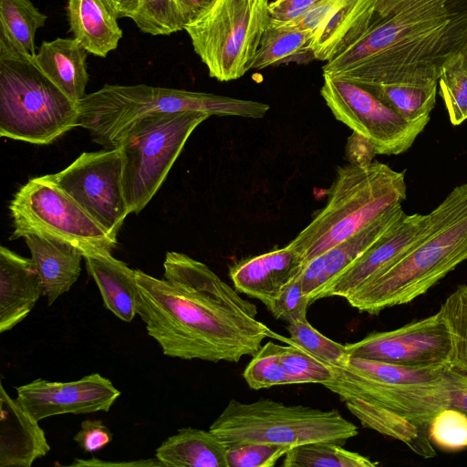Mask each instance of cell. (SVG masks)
Wrapping results in <instances>:
<instances>
[{
  "instance_id": "f1b7e54d",
  "label": "cell",
  "mask_w": 467,
  "mask_h": 467,
  "mask_svg": "<svg viewBox=\"0 0 467 467\" xmlns=\"http://www.w3.org/2000/svg\"><path fill=\"white\" fill-rule=\"evenodd\" d=\"M119 17L130 18L138 28L152 36H169L184 28L175 0H107Z\"/></svg>"
},
{
  "instance_id": "7c38bea8",
  "label": "cell",
  "mask_w": 467,
  "mask_h": 467,
  "mask_svg": "<svg viewBox=\"0 0 467 467\" xmlns=\"http://www.w3.org/2000/svg\"><path fill=\"white\" fill-rule=\"evenodd\" d=\"M320 94L336 119L367 138L377 154L407 151L431 118L408 119L354 83L323 75Z\"/></svg>"
},
{
  "instance_id": "2e32d148",
  "label": "cell",
  "mask_w": 467,
  "mask_h": 467,
  "mask_svg": "<svg viewBox=\"0 0 467 467\" xmlns=\"http://www.w3.org/2000/svg\"><path fill=\"white\" fill-rule=\"evenodd\" d=\"M429 213L406 214L399 227L348 266L318 292L313 302L329 296L347 298L402 256L421 236Z\"/></svg>"
},
{
  "instance_id": "44dd1931",
  "label": "cell",
  "mask_w": 467,
  "mask_h": 467,
  "mask_svg": "<svg viewBox=\"0 0 467 467\" xmlns=\"http://www.w3.org/2000/svg\"><path fill=\"white\" fill-rule=\"evenodd\" d=\"M328 13L315 32V59L329 61L355 43L369 27L379 0H326Z\"/></svg>"
},
{
  "instance_id": "603a6c76",
  "label": "cell",
  "mask_w": 467,
  "mask_h": 467,
  "mask_svg": "<svg viewBox=\"0 0 467 467\" xmlns=\"http://www.w3.org/2000/svg\"><path fill=\"white\" fill-rule=\"evenodd\" d=\"M83 256L104 306L121 321L131 322L138 314L140 296L135 270L111 253H88Z\"/></svg>"
},
{
  "instance_id": "83f0119b",
  "label": "cell",
  "mask_w": 467,
  "mask_h": 467,
  "mask_svg": "<svg viewBox=\"0 0 467 467\" xmlns=\"http://www.w3.org/2000/svg\"><path fill=\"white\" fill-rule=\"evenodd\" d=\"M315 32L283 27L273 20L265 30L251 69L270 66L297 63L306 64L315 59L312 43Z\"/></svg>"
},
{
  "instance_id": "9c48e42d",
  "label": "cell",
  "mask_w": 467,
  "mask_h": 467,
  "mask_svg": "<svg viewBox=\"0 0 467 467\" xmlns=\"http://www.w3.org/2000/svg\"><path fill=\"white\" fill-rule=\"evenodd\" d=\"M209 117L192 110L160 112L140 119L127 130L116 147L121 156L122 185L130 213L146 207L191 134Z\"/></svg>"
},
{
  "instance_id": "8992f818",
  "label": "cell",
  "mask_w": 467,
  "mask_h": 467,
  "mask_svg": "<svg viewBox=\"0 0 467 467\" xmlns=\"http://www.w3.org/2000/svg\"><path fill=\"white\" fill-rule=\"evenodd\" d=\"M78 126L91 140L106 148H115L138 120L155 113L184 110L216 116L261 119L266 103L206 92L138 85H104L78 102Z\"/></svg>"
},
{
  "instance_id": "cb8c5ba5",
  "label": "cell",
  "mask_w": 467,
  "mask_h": 467,
  "mask_svg": "<svg viewBox=\"0 0 467 467\" xmlns=\"http://www.w3.org/2000/svg\"><path fill=\"white\" fill-rule=\"evenodd\" d=\"M66 8L70 31L88 53L106 57L118 47L123 34L107 0H67Z\"/></svg>"
},
{
  "instance_id": "6da1fadb",
  "label": "cell",
  "mask_w": 467,
  "mask_h": 467,
  "mask_svg": "<svg viewBox=\"0 0 467 467\" xmlns=\"http://www.w3.org/2000/svg\"><path fill=\"white\" fill-rule=\"evenodd\" d=\"M163 279L135 270L138 315L165 356L237 363L253 357L265 339L288 337L256 318L257 307L205 264L168 252Z\"/></svg>"
},
{
  "instance_id": "d6986e66",
  "label": "cell",
  "mask_w": 467,
  "mask_h": 467,
  "mask_svg": "<svg viewBox=\"0 0 467 467\" xmlns=\"http://www.w3.org/2000/svg\"><path fill=\"white\" fill-rule=\"evenodd\" d=\"M0 466L30 467L50 446L38 420L0 383Z\"/></svg>"
},
{
  "instance_id": "ab89813d",
  "label": "cell",
  "mask_w": 467,
  "mask_h": 467,
  "mask_svg": "<svg viewBox=\"0 0 467 467\" xmlns=\"http://www.w3.org/2000/svg\"><path fill=\"white\" fill-rule=\"evenodd\" d=\"M320 0H275L269 3L270 18L287 23L294 21L307 13Z\"/></svg>"
},
{
  "instance_id": "52a82bcc",
  "label": "cell",
  "mask_w": 467,
  "mask_h": 467,
  "mask_svg": "<svg viewBox=\"0 0 467 467\" xmlns=\"http://www.w3.org/2000/svg\"><path fill=\"white\" fill-rule=\"evenodd\" d=\"M209 430L227 447L244 443L344 445L358 434V427L336 409L286 405L271 399L252 402L231 400Z\"/></svg>"
},
{
  "instance_id": "74e56055",
  "label": "cell",
  "mask_w": 467,
  "mask_h": 467,
  "mask_svg": "<svg viewBox=\"0 0 467 467\" xmlns=\"http://www.w3.org/2000/svg\"><path fill=\"white\" fill-rule=\"evenodd\" d=\"M311 304L310 298L303 292L299 275L266 306V308L275 319L290 324L306 319L307 309Z\"/></svg>"
},
{
  "instance_id": "5bb4252c",
  "label": "cell",
  "mask_w": 467,
  "mask_h": 467,
  "mask_svg": "<svg viewBox=\"0 0 467 467\" xmlns=\"http://www.w3.org/2000/svg\"><path fill=\"white\" fill-rule=\"evenodd\" d=\"M348 358L407 368H451L452 339L440 311L399 328L372 332L346 345Z\"/></svg>"
},
{
  "instance_id": "8fae6325",
  "label": "cell",
  "mask_w": 467,
  "mask_h": 467,
  "mask_svg": "<svg viewBox=\"0 0 467 467\" xmlns=\"http://www.w3.org/2000/svg\"><path fill=\"white\" fill-rule=\"evenodd\" d=\"M14 230L10 240L28 233L47 234L67 242L84 254L111 253L117 239L96 222L49 174L23 185L9 204Z\"/></svg>"
},
{
  "instance_id": "7402d4cb",
  "label": "cell",
  "mask_w": 467,
  "mask_h": 467,
  "mask_svg": "<svg viewBox=\"0 0 467 467\" xmlns=\"http://www.w3.org/2000/svg\"><path fill=\"white\" fill-rule=\"evenodd\" d=\"M23 238L39 274L43 295L50 306L78 279L83 252L67 242L47 234L28 233Z\"/></svg>"
},
{
  "instance_id": "f6af8a7d",
  "label": "cell",
  "mask_w": 467,
  "mask_h": 467,
  "mask_svg": "<svg viewBox=\"0 0 467 467\" xmlns=\"http://www.w3.org/2000/svg\"><path fill=\"white\" fill-rule=\"evenodd\" d=\"M466 57H467V54H466Z\"/></svg>"
},
{
  "instance_id": "f546056e",
  "label": "cell",
  "mask_w": 467,
  "mask_h": 467,
  "mask_svg": "<svg viewBox=\"0 0 467 467\" xmlns=\"http://www.w3.org/2000/svg\"><path fill=\"white\" fill-rule=\"evenodd\" d=\"M368 457L335 442H312L292 447L284 456V467H375Z\"/></svg>"
},
{
  "instance_id": "7a4b0ae2",
  "label": "cell",
  "mask_w": 467,
  "mask_h": 467,
  "mask_svg": "<svg viewBox=\"0 0 467 467\" xmlns=\"http://www.w3.org/2000/svg\"><path fill=\"white\" fill-rule=\"evenodd\" d=\"M459 53L467 54V0H393L323 75L360 87L439 81Z\"/></svg>"
},
{
  "instance_id": "4fadbf2b",
  "label": "cell",
  "mask_w": 467,
  "mask_h": 467,
  "mask_svg": "<svg viewBox=\"0 0 467 467\" xmlns=\"http://www.w3.org/2000/svg\"><path fill=\"white\" fill-rule=\"evenodd\" d=\"M113 238L130 214L124 197L119 149L83 152L64 170L49 174Z\"/></svg>"
},
{
  "instance_id": "b9f144b4",
  "label": "cell",
  "mask_w": 467,
  "mask_h": 467,
  "mask_svg": "<svg viewBox=\"0 0 467 467\" xmlns=\"http://www.w3.org/2000/svg\"><path fill=\"white\" fill-rule=\"evenodd\" d=\"M447 379L451 395V407L467 414V375L452 368H448Z\"/></svg>"
},
{
  "instance_id": "d4e9b609",
  "label": "cell",
  "mask_w": 467,
  "mask_h": 467,
  "mask_svg": "<svg viewBox=\"0 0 467 467\" xmlns=\"http://www.w3.org/2000/svg\"><path fill=\"white\" fill-rule=\"evenodd\" d=\"M88 52L76 38L43 41L32 60L69 99L78 103L88 82Z\"/></svg>"
},
{
  "instance_id": "1f68e13d",
  "label": "cell",
  "mask_w": 467,
  "mask_h": 467,
  "mask_svg": "<svg viewBox=\"0 0 467 467\" xmlns=\"http://www.w3.org/2000/svg\"><path fill=\"white\" fill-rule=\"evenodd\" d=\"M439 311L452 339L451 368L467 375V285H458Z\"/></svg>"
},
{
  "instance_id": "ffe728a7",
  "label": "cell",
  "mask_w": 467,
  "mask_h": 467,
  "mask_svg": "<svg viewBox=\"0 0 467 467\" xmlns=\"http://www.w3.org/2000/svg\"><path fill=\"white\" fill-rule=\"evenodd\" d=\"M43 295L39 274L31 258L0 247V333L22 322Z\"/></svg>"
},
{
  "instance_id": "7bdbcfd3",
  "label": "cell",
  "mask_w": 467,
  "mask_h": 467,
  "mask_svg": "<svg viewBox=\"0 0 467 467\" xmlns=\"http://www.w3.org/2000/svg\"><path fill=\"white\" fill-rule=\"evenodd\" d=\"M184 26L202 15L214 0H175Z\"/></svg>"
},
{
  "instance_id": "4316f807",
  "label": "cell",
  "mask_w": 467,
  "mask_h": 467,
  "mask_svg": "<svg viewBox=\"0 0 467 467\" xmlns=\"http://www.w3.org/2000/svg\"><path fill=\"white\" fill-rule=\"evenodd\" d=\"M47 18L31 0H0V57L33 58L36 32Z\"/></svg>"
},
{
  "instance_id": "d6a6232c",
  "label": "cell",
  "mask_w": 467,
  "mask_h": 467,
  "mask_svg": "<svg viewBox=\"0 0 467 467\" xmlns=\"http://www.w3.org/2000/svg\"><path fill=\"white\" fill-rule=\"evenodd\" d=\"M252 389L294 384L280 358V344L268 341L253 356L243 373Z\"/></svg>"
},
{
  "instance_id": "484cf974",
  "label": "cell",
  "mask_w": 467,
  "mask_h": 467,
  "mask_svg": "<svg viewBox=\"0 0 467 467\" xmlns=\"http://www.w3.org/2000/svg\"><path fill=\"white\" fill-rule=\"evenodd\" d=\"M227 446L210 430L182 428L157 449L162 467H226Z\"/></svg>"
},
{
  "instance_id": "8d00e7d4",
  "label": "cell",
  "mask_w": 467,
  "mask_h": 467,
  "mask_svg": "<svg viewBox=\"0 0 467 467\" xmlns=\"http://www.w3.org/2000/svg\"><path fill=\"white\" fill-rule=\"evenodd\" d=\"M291 448L269 443L232 445L226 450V467H272Z\"/></svg>"
},
{
  "instance_id": "3957f363",
  "label": "cell",
  "mask_w": 467,
  "mask_h": 467,
  "mask_svg": "<svg viewBox=\"0 0 467 467\" xmlns=\"http://www.w3.org/2000/svg\"><path fill=\"white\" fill-rule=\"evenodd\" d=\"M331 368L333 379L323 386L345 402L363 427L405 443L423 458L436 456L429 425L451 407L450 368H407L348 358Z\"/></svg>"
},
{
  "instance_id": "9a60e30c",
  "label": "cell",
  "mask_w": 467,
  "mask_h": 467,
  "mask_svg": "<svg viewBox=\"0 0 467 467\" xmlns=\"http://www.w3.org/2000/svg\"><path fill=\"white\" fill-rule=\"evenodd\" d=\"M16 389V399L38 421L62 414L107 412L120 396L112 382L99 373L69 382L36 379Z\"/></svg>"
},
{
  "instance_id": "5b68a950",
  "label": "cell",
  "mask_w": 467,
  "mask_h": 467,
  "mask_svg": "<svg viewBox=\"0 0 467 467\" xmlns=\"http://www.w3.org/2000/svg\"><path fill=\"white\" fill-rule=\"evenodd\" d=\"M325 206L288 246L308 263L354 235L389 207L407 198L405 172L373 161L337 169Z\"/></svg>"
},
{
  "instance_id": "f35d334b",
  "label": "cell",
  "mask_w": 467,
  "mask_h": 467,
  "mask_svg": "<svg viewBox=\"0 0 467 467\" xmlns=\"http://www.w3.org/2000/svg\"><path fill=\"white\" fill-rule=\"evenodd\" d=\"M110 430L101 420H85L81 422L80 430L74 435L73 440L86 452H95L112 441Z\"/></svg>"
},
{
  "instance_id": "277c9868",
  "label": "cell",
  "mask_w": 467,
  "mask_h": 467,
  "mask_svg": "<svg viewBox=\"0 0 467 467\" xmlns=\"http://www.w3.org/2000/svg\"><path fill=\"white\" fill-rule=\"evenodd\" d=\"M467 261V182L454 187L429 213V223L394 264L346 299L360 312L410 303Z\"/></svg>"
},
{
  "instance_id": "ac0fdd59",
  "label": "cell",
  "mask_w": 467,
  "mask_h": 467,
  "mask_svg": "<svg viewBox=\"0 0 467 467\" xmlns=\"http://www.w3.org/2000/svg\"><path fill=\"white\" fill-rule=\"evenodd\" d=\"M306 263L287 244L235 262L229 268L234 288L265 306L303 272Z\"/></svg>"
},
{
  "instance_id": "836d02e7",
  "label": "cell",
  "mask_w": 467,
  "mask_h": 467,
  "mask_svg": "<svg viewBox=\"0 0 467 467\" xmlns=\"http://www.w3.org/2000/svg\"><path fill=\"white\" fill-rule=\"evenodd\" d=\"M286 330L289 344L300 347L330 367H337L348 358L346 345L328 338L307 319L288 324Z\"/></svg>"
},
{
  "instance_id": "ba28073f",
  "label": "cell",
  "mask_w": 467,
  "mask_h": 467,
  "mask_svg": "<svg viewBox=\"0 0 467 467\" xmlns=\"http://www.w3.org/2000/svg\"><path fill=\"white\" fill-rule=\"evenodd\" d=\"M78 103L30 57H0V135L36 145L78 126Z\"/></svg>"
},
{
  "instance_id": "d590c367",
  "label": "cell",
  "mask_w": 467,
  "mask_h": 467,
  "mask_svg": "<svg viewBox=\"0 0 467 467\" xmlns=\"http://www.w3.org/2000/svg\"><path fill=\"white\" fill-rule=\"evenodd\" d=\"M432 444L447 451L467 449V414L454 407L439 411L429 425Z\"/></svg>"
},
{
  "instance_id": "4dcf8cb0",
  "label": "cell",
  "mask_w": 467,
  "mask_h": 467,
  "mask_svg": "<svg viewBox=\"0 0 467 467\" xmlns=\"http://www.w3.org/2000/svg\"><path fill=\"white\" fill-rule=\"evenodd\" d=\"M438 83L451 123L458 126L467 120V57L464 53L455 55L442 66Z\"/></svg>"
},
{
  "instance_id": "ee69618b",
  "label": "cell",
  "mask_w": 467,
  "mask_h": 467,
  "mask_svg": "<svg viewBox=\"0 0 467 467\" xmlns=\"http://www.w3.org/2000/svg\"><path fill=\"white\" fill-rule=\"evenodd\" d=\"M391 1L393 0H379V4H378V7H377V11L382 7H384L385 5H387L389 3H390Z\"/></svg>"
},
{
  "instance_id": "e575fe53",
  "label": "cell",
  "mask_w": 467,
  "mask_h": 467,
  "mask_svg": "<svg viewBox=\"0 0 467 467\" xmlns=\"http://www.w3.org/2000/svg\"><path fill=\"white\" fill-rule=\"evenodd\" d=\"M280 358L294 384L324 385L333 379L334 373L330 366L294 344H280Z\"/></svg>"
},
{
  "instance_id": "30bf717a",
  "label": "cell",
  "mask_w": 467,
  "mask_h": 467,
  "mask_svg": "<svg viewBox=\"0 0 467 467\" xmlns=\"http://www.w3.org/2000/svg\"><path fill=\"white\" fill-rule=\"evenodd\" d=\"M268 5V0H214L184 26L210 77L226 82L251 69L270 21Z\"/></svg>"
},
{
  "instance_id": "e0dca14e",
  "label": "cell",
  "mask_w": 467,
  "mask_h": 467,
  "mask_svg": "<svg viewBox=\"0 0 467 467\" xmlns=\"http://www.w3.org/2000/svg\"><path fill=\"white\" fill-rule=\"evenodd\" d=\"M405 215L401 203L393 205L354 235L306 263L301 274V285L311 303L318 292L354 261L393 233Z\"/></svg>"
},
{
  "instance_id": "60d3db41",
  "label": "cell",
  "mask_w": 467,
  "mask_h": 467,
  "mask_svg": "<svg viewBox=\"0 0 467 467\" xmlns=\"http://www.w3.org/2000/svg\"><path fill=\"white\" fill-rule=\"evenodd\" d=\"M377 155L375 147L365 137L352 132L348 138L346 145V157L350 164L358 166L369 165Z\"/></svg>"
}]
</instances>
